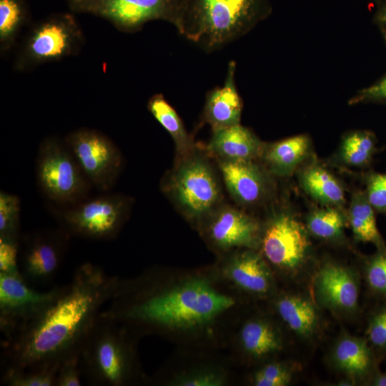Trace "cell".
I'll use <instances>...</instances> for the list:
<instances>
[{
  "instance_id": "1",
  "label": "cell",
  "mask_w": 386,
  "mask_h": 386,
  "mask_svg": "<svg viewBox=\"0 0 386 386\" xmlns=\"http://www.w3.org/2000/svg\"><path fill=\"white\" fill-rule=\"evenodd\" d=\"M118 280L91 263L76 267L54 300L3 341L4 370L60 365L80 355L88 334L112 298Z\"/></svg>"
},
{
  "instance_id": "2",
  "label": "cell",
  "mask_w": 386,
  "mask_h": 386,
  "mask_svg": "<svg viewBox=\"0 0 386 386\" xmlns=\"http://www.w3.org/2000/svg\"><path fill=\"white\" fill-rule=\"evenodd\" d=\"M234 305L232 297L219 293L202 278L147 290L119 279L101 315L124 326L189 329L208 323Z\"/></svg>"
},
{
  "instance_id": "3",
  "label": "cell",
  "mask_w": 386,
  "mask_h": 386,
  "mask_svg": "<svg viewBox=\"0 0 386 386\" xmlns=\"http://www.w3.org/2000/svg\"><path fill=\"white\" fill-rule=\"evenodd\" d=\"M173 25L207 52L244 34L270 12L268 0H174Z\"/></svg>"
},
{
  "instance_id": "4",
  "label": "cell",
  "mask_w": 386,
  "mask_h": 386,
  "mask_svg": "<svg viewBox=\"0 0 386 386\" xmlns=\"http://www.w3.org/2000/svg\"><path fill=\"white\" fill-rule=\"evenodd\" d=\"M199 148L177 157L161 181V189L189 221L200 224L223 202L218 174Z\"/></svg>"
},
{
  "instance_id": "5",
  "label": "cell",
  "mask_w": 386,
  "mask_h": 386,
  "mask_svg": "<svg viewBox=\"0 0 386 386\" xmlns=\"http://www.w3.org/2000/svg\"><path fill=\"white\" fill-rule=\"evenodd\" d=\"M127 327L99 315L80 352L83 377L91 385L120 386L134 373L132 346Z\"/></svg>"
},
{
  "instance_id": "6",
  "label": "cell",
  "mask_w": 386,
  "mask_h": 386,
  "mask_svg": "<svg viewBox=\"0 0 386 386\" xmlns=\"http://www.w3.org/2000/svg\"><path fill=\"white\" fill-rule=\"evenodd\" d=\"M36 172L44 194L59 204L71 206L81 202L92 187L65 142L56 138L41 143Z\"/></svg>"
},
{
  "instance_id": "7",
  "label": "cell",
  "mask_w": 386,
  "mask_h": 386,
  "mask_svg": "<svg viewBox=\"0 0 386 386\" xmlns=\"http://www.w3.org/2000/svg\"><path fill=\"white\" fill-rule=\"evenodd\" d=\"M133 199L122 194H107L85 199L61 214L69 234L107 240L114 238L128 218Z\"/></svg>"
},
{
  "instance_id": "8",
  "label": "cell",
  "mask_w": 386,
  "mask_h": 386,
  "mask_svg": "<svg viewBox=\"0 0 386 386\" xmlns=\"http://www.w3.org/2000/svg\"><path fill=\"white\" fill-rule=\"evenodd\" d=\"M262 254L272 266L295 274L307 263L311 243L306 227L291 213H273L262 228Z\"/></svg>"
},
{
  "instance_id": "9",
  "label": "cell",
  "mask_w": 386,
  "mask_h": 386,
  "mask_svg": "<svg viewBox=\"0 0 386 386\" xmlns=\"http://www.w3.org/2000/svg\"><path fill=\"white\" fill-rule=\"evenodd\" d=\"M92 187L108 191L115 184L123 167L119 149L107 136L95 129L81 128L65 138Z\"/></svg>"
},
{
  "instance_id": "10",
  "label": "cell",
  "mask_w": 386,
  "mask_h": 386,
  "mask_svg": "<svg viewBox=\"0 0 386 386\" xmlns=\"http://www.w3.org/2000/svg\"><path fill=\"white\" fill-rule=\"evenodd\" d=\"M83 35L71 16L51 18L36 25L29 33L16 59L21 70L58 61L77 51Z\"/></svg>"
},
{
  "instance_id": "11",
  "label": "cell",
  "mask_w": 386,
  "mask_h": 386,
  "mask_svg": "<svg viewBox=\"0 0 386 386\" xmlns=\"http://www.w3.org/2000/svg\"><path fill=\"white\" fill-rule=\"evenodd\" d=\"M61 286L37 291L21 273L0 272V330L4 340L37 317L56 297Z\"/></svg>"
},
{
  "instance_id": "12",
  "label": "cell",
  "mask_w": 386,
  "mask_h": 386,
  "mask_svg": "<svg viewBox=\"0 0 386 386\" xmlns=\"http://www.w3.org/2000/svg\"><path fill=\"white\" fill-rule=\"evenodd\" d=\"M69 234L63 229L41 231L24 239L19 267L23 278L30 284H49L62 264Z\"/></svg>"
},
{
  "instance_id": "13",
  "label": "cell",
  "mask_w": 386,
  "mask_h": 386,
  "mask_svg": "<svg viewBox=\"0 0 386 386\" xmlns=\"http://www.w3.org/2000/svg\"><path fill=\"white\" fill-rule=\"evenodd\" d=\"M204 232L217 248L257 249L260 246L262 227L245 212L222 203L201 224Z\"/></svg>"
},
{
  "instance_id": "14",
  "label": "cell",
  "mask_w": 386,
  "mask_h": 386,
  "mask_svg": "<svg viewBox=\"0 0 386 386\" xmlns=\"http://www.w3.org/2000/svg\"><path fill=\"white\" fill-rule=\"evenodd\" d=\"M84 8L109 20L118 29L136 31L147 22L167 21L173 24L174 0H86Z\"/></svg>"
},
{
  "instance_id": "15",
  "label": "cell",
  "mask_w": 386,
  "mask_h": 386,
  "mask_svg": "<svg viewBox=\"0 0 386 386\" xmlns=\"http://www.w3.org/2000/svg\"><path fill=\"white\" fill-rule=\"evenodd\" d=\"M313 290L318 303L333 312L349 315L358 308L360 279L348 267L334 262L322 264L315 276Z\"/></svg>"
},
{
  "instance_id": "16",
  "label": "cell",
  "mask_w": 386,
  "mask_h": 386,
  "mask_svg": "<svg viewBox=\"0 0 386 386\" xmlns=\"http://www.w3.org/2000/svg\"><path fill=\"white\" fill-rule=\"evenodd\" d=\"M217 161L225 188L237 204L252 207L268 198L272 182L267 169L254 161Z\"/></svg>"
},
{
  "instance_id": "17",
  "label": "cell",
  "mask_w": 386,
  "mask_h": 386,
  "mask_svg": "<svg viewBox=\"0 0 386 386\" xmlns=\"http://www.w3.org/2000/svg\"><path fill=\"white\" fill-rule=\"evenodd\" d=\"M265 144L241 124L212 129L207 153L217 160L255 161L261 158Z\"/></svg>"
},
{
  "instance_id": "18",
  "label": "cell",
  "mask_w": 386,
  "mask_h": 386,
  "mask_svg": "<svg viewBox=\"0 0 386 386\" xmlns=\"http://www.w3.org/2000/svg\"><path fill=\"white\" fill-rule=\"evenodd\" d=\"M224 273L237 287L250 294L265 295L274 287L269 266L256 249H242L233 254L226 262Z\"/></svg>"
},
{
  "instance_id": "19",
  "label": "cell",
  "mask_w": 386,
  "mask_h": 386,
  "mask_svg": "<svg viewBox=\"0 0 386 386\" xmlns=\"http://www.w3.org/2000/svg\"><path fill=\"white\" fill-rule=\"evenodd\" d=\"M235 71L236 64L231 61L223 86L207 93L202 119L212 129L240 124L242 100L235 84Z\"/></svg>"
},
{
  "instance_id": "20",
  "label": "cell",
  "mask_w": 386,
  "mask_h": 386,
  "mask_svg": "<svg viewBox=\"0 0 386 386\" xmlns=\"http://www.w3.org/2000/svg\"><path fill=\"white\" fill-rule=\"evenodd\" d=\"M331 361L342 373L355 380H370L377 370V356L364 338L344 335L335 343Z\"/></svg>"
},
{
  "instance_id": "21",
  "label": "cell",
  "mask_w": 386,
  "mask_h": 386,
  "mask_svg": "<svg viewBox=\"0 0 386 386\" xmlns=\"http://www.w3.org/2000/svg\"><path fill=\"white\" fill-rule=\"evenodd\" d=\"M276 310L284 323L297 336L310 339L320 325L318 311L306 297L285 294L276 302Z\"/></svg>"
},
{
  "instance_id": "22",
  "label": "cell",
  "mask_w": 386,
  "mask_h": 386,
  "mask_svg": "<svg viewBox=\"0 0 386 386\" xmlns=\"http://www.w3.org/2000/svg\"><path fill=\"white\" fill-rule=\"evenodd\" d=\"M310 141L306 135H297L265 144L261 158L270 174L284 177L291 174L308 156Z\"/></svg>"
},
{
  "instance_id": "23",
  "label": "cell",
  "mask_w": 386,
  "mask_h": 386,
  "mask_svg": "<svg viewBox=\"0 0 386 386\" xmlns=\"http://www.w3.org/2000/svg\"><path fill=\"white\" fill-rule=\"evenodd\" d=\"M300 182L306 193L323 205L339 207L345 201L342 184L320 165L313 164L303 169L300 174Z\"/></svg>"
},
{
  "instance_id": "24",
  "label": "cell",
  "mask_w": 386,
  "mask_h": 386,
  "mask_svg": "<svg viewBox=\"0 0 386 386\" xmlns=\"http://www.w3.org/2000/svg\"><path fill=\"white\" fill-rule=\"evenodd\" d=\"M147 109L172 137L177 157L187 155L197 147L177 112L162 94L153 95L147 102Z\"/></svg>"
},
{
  "instance_id": "25",
  "label": "cell",
  "mask_w": 386,
  "mask_h": 386,
  "mask_svg": "<svg viewBox=\"0 0 386 386\" xmlns=\"http://www.w3.org/2000/svg\"><path fill=\"white\" fill-rule=\"evenodd\" d=\"M244 350L251 357L262 358L282 348V340L277 330L270 322L262 319L246 322L239 334Z\"/></svg>"
},
{
  "instance_id": "26",
  "label": "cell",
  "mask_w": 386,
  "mask_h": 386,
  "mask_svg": "<svg viewBox=\"0 0 386 386\" xmlns=\"http://www.w3.org/2000/svg\"><path fill=\"white\" fill-rule=\"evenodd\" d=\"M375 212L365 192H357L351 199L347 222L355 239L380 249L386 245L378 229Z\"/></svg>"
},
{
  "instance_id": "27",
  "label": "cell",
  "mask_w": 386,
  "mask_h": 386,
  "mask_svg": "<svg viewBox=\"0 0 386 386\" xmlns=\"http://www.w3.org/2000/svg\"><path fill=\"white\" fill-rule=\"evenodd\" d=\"M338 207H325L312 212L307 219V229L315 237L336 241L344 234L347 218Z\"/></svg>"
},
{
  "instance_id": "28",
  "label": "cell",
  "mask_w": 386,
  "mask_h": 386,
  "mask_svg": "<svg viewBox=\"0 0 386 386\" xmlns=\"http://www.w3.org/2000/svg\"><path fill=\"white\" fill-rule=\"evenodd\" d=\"M375 135L367 131H357L347 134L343 139L340 154L344 163L349 166H367L376 152Z\"/></svg>"
},
{
  "instance_id": "29",
  "label": "cell",
  "mask_w": 386,
  "mask_h": 386,
  "mask_svg": "<svg viewBox=\"0 0 386 386\" xmlns=\"http://www.w3.org/2000/svg\"><path fill=\"white\" fill-rule=\"evenodd\" d=\"M59 366L5 369L1 376V383L10 386H55Z\"/></svg>"
},
{
  "instance_id": "30",
  "label": "cell",
  "mask_w": 386,
  "mask_h": 386,
  "mask_svg": "<svg viewBox=\"0 0 386 386\" xmlns=\"http://www.w3.org/2000/svg\"><path fill=\"white\" fill-rule=\"evenodd\" d=\"M24 21V12L19 0H0V46L9 49Z\"/></svg>"
},
{
  "instance_id": "31",
  "label": "cell",
  "mask_w": 386,
  "mask_h": 386,
  "mask_svg": "<svg viewBox=\"0 0 386 386\" xmlns=\"http://www.w3.org/2000/svg\"><path fill=\"white\" fill-rule=\"evenodd\" d=\"M364 278L370 292L376 298L386 301V246L366 258Z\"/></svg>"
},
{
  "instance_id": "32",
  "label": "cell",
  "mask_w": 386,
  "mask_h": 386,
  "mask_svg": "<svg viewBox=\"0 0 386 386\" xmlns=\"http://www.w3.org/2000/svg\"><path fill=\"white\" fill-rule=\"evenodd\" d=\"M20 199L15 194L0 192V239L19 242Z\"/></svg>"
},
{
  "instance_id": "33",
  "label": "cell",
  "mask_w": 386,
  "mask_h": 386,
  "mask_svg": "<svg viewBox=\"0 0 386 386\" xmlns=\"http://www.w3.org/2000/svg\"><path fill=\"white\" fill-rule=\"evenodd\" d=\"M386 302V301H385ZM366 340L376 356L386 354V302L370 314L366 328Z\"/></svg>"
},
{
  "instance_id": "34",
  "label": "cell",
  "mask_w": 386,
  "mask_h": 386,
  "mask_svg": "<svg viewBox=\"0 0 386 386\" xmlns=\"http://www.w3.org/2000/svg\"><path fill=\"white\" fill-rule=\"evenodd\" d=\"M293 376V370L287 364L271 362L260 368L254 375L257 386H285Z\"/></svg>"
},
{
  "instance_id": "35",
  "label": "cell",
  "mask_w": 386,
  "mask_h": 386,
  "mask_svg": "<svg viewBox=\"0 0 386 386\" xmlns=\"http://www.w3.org/2000/svg\"><path fill=\"white\" fill-rule=\"evenodd\" d=\"M365 194L375 211L386 214V173L369 174Z\"/></svg>"
},
{
  "instance_id": "36",
  "label": "cell",
  "mask_w": 386,
  "mask_h": 386,
  "mask_svg": "<svg viewBox=\"0 0 386 386\" xmlns=\"http://www.w3.org/2000/svg\"><path fill=\"white\" fill-rule=\"evenodd\" d=\"M83 379L80 355L69 357L61 362L56 377L55 386H80Z\"/></svg>"
},
{
  "instance_id": "37",
  "label": "cell",
  "mask_w": 386,
  "mask_h": 386,
  "mask_svg": "<svg viewBox=\"0 0 386 386\" xmlns=\"http://www.w3.org/2000/svg\"><path fill=\"white\" fill-rule=\"evenodd\" d=\"M19 242L0 239V272L21 273L19 267Z\"/></svg>"
},
{
  "instance_id": "38",
  "label": "cell",
  "mask_w": 386,
  "mask_h": 386,
  "mask_svg": "<svg viewBox=\"0 0 386 386\" xmlns=\"http://www.w3.org/2000/svg\"><path fill=\"white\" fill-rule=\"evenodd\" d=\"M224 382V377L219 373L207 371L179 377L172 383L180 386H220Z\"/></svg>"
},
{
  "instance_id": "39",
  "label": "cell",
  "mask_w": 386,
  "mask_h": 386,
  "mask_svg": "<svg viewBox=\"0 0 386 386\" xmlns=\"http://www.w3.org/2000/svg\"><path fill=\"white\" fill-rule=\"evenodd\" d=\"M386 101V75L375 84L366 87L351 99V103Z\"/></svg>"
},
{
  "instance_id": "40",
  "label": "cell",
  "mask_w": 386,
  "mask_h": 386,
  "mask_svg": "<svg viewBox=\"0 0 386 386\" xmlns=\"http://www.w3.org/2000/svg\"><path fill=\"white\" fill-rule=\"evenodd\" d=\"M375 20L381 28L386 29V0L382 1L375 13Z\"/></svg>"
},
{
  "instance_id": "41",
  "label": "cell",
  "mask_w": 386,
  "mask_h": 386,
  "mask_svg": "<svg viewBox=\"0 0 386 386\" xmlns=\"http://www.w3.org/2000/svg\"><path fill=\"white\" fill-rule=\"evenodd\" d=\"M368 383L373 386H386V372H381L377 370L368 381Z\"/></svg>"
},
{
  "instance_id": "42",
  "label": "cell",
  "mask_w": 386,
  "mask_h": 386,
  "mask_svg": "<svg viewBox=\"0 0 386 386\" xmlns=\"http://www.w3.org/2000/svg\"><path fill=\"white\" fill-rule=\"evenodd\" d=\"M381 31H382V36L386 41V29H383V28H381Z\"/></svg>"
},
{
  "instance_id": "43",
  "label": "cell",
  "mask_w": 386,
  "mask_h": 386,
  "mask_svg": "<svg viewBox=\"0 0 386 386\" xmlns=\"http://www.w3.org/2000/svg\"><path fill=\"white\" fill-rule=\"evenodd\" d=\"M72 1H74V2H76V3H81V2H83V1H84L86 0H72Z\"/></svg>"
},
{
  "instance_id": "44",
  "label": "cell",
  "mask_w": 386,
  "mask_h": 386,
  "mask_svg": "<svg viewBox=\"0 0 386 386\" xmlns=\"http://www.w3.org/2000/svg\"><path fill=\"white\" fill-rule=\"evenodd\" d=\"M377 1H383V0H377Z\"/></svg>"
}]
</instances>
